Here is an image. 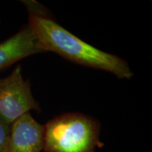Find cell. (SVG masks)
Masks as SVG:
<instances>
[{"mask_svg": "<svg viewBox=\"0 0 152 152\" xmlns=\"http://www.w3.org/2000/svg\"><path fill=\"white\" fill-rule=\"evenodd\" d=\"M28 14V25L44 52L56 53L80 65L109 72L120 79H130L133 73L128 63L103 52L63 28L46 7L34 0H22Z\"/></svg>", "mask_w": 152, "mask_h": 152, "instance_id": "6da1fadb", "label": "cell"}, {"mask_svg": "<svg viewBox=\"0 0 152 152\" xmlns=\"http://www.w3.org/2000/svg\"><path fill=\"white\" fill-rule=\"evenodd\" d=\"M101 125L90 115L71 112L54 118L44 125L45 152H96L104 146Z\"/></svg>", "mask_w": 152, "mask_h": 152, "instance_id": "7a4b0ae2", "label": "cell"}, {"mask_svg": "<svg viewBox=\"0 0 152 152\" xmlns=\"http://www.w3.org/2000/svg\"><path fill=\"white\" fill-rule=\"evenodd\" d=\"M30 111L40 112L41 108L33 96L29 80L23 77L21 66H17L0 78V121L11 125Z\"/></svg>", "mask_w": 152, "mask_h": 152, "instance_id": "3957f363", "label": "cell"}, {"mask_svg": "<svg viewBox=\"0 0 152 152\" xmlns=\"http://www.w3.org/2000/svg\"><path fill=\"white\" fill-rule=\"evenodd\" d=\"M44 147V125L27 113L11 125L7 152H41Z\"/></svg>", "mask_w": 152, "mask_h": 152, "instance_id": "277c9868", "label": "cell"}, {"mask_svg": "<svg viewBox=\"0 0 152 152\" xmlns=\"http://www.w3.org/2000/svg\"><path fill=\"white\" fill-rule=\"evenodd\" d=\"M45 52L29 25L0 42V71L31 55Z\"/></svg>", "mask_w": 152, "mask_h": 152, "instance_id": "5b68a950", "label": "cell"}, {"mask_svg": "<svg viewBox=\"0 0 152 152\" xmlns=\"http://www.w3.org/2000/svg\"><path fill=\"white\" fill-rule=\"evenodd\" d=\"M11 125L0 121V152H7L10 136Z\"/></svg>", "mask_w": 152, "mask_h": 152, "instance_id": "8992f818", "label": "cell"}]
</instances>
